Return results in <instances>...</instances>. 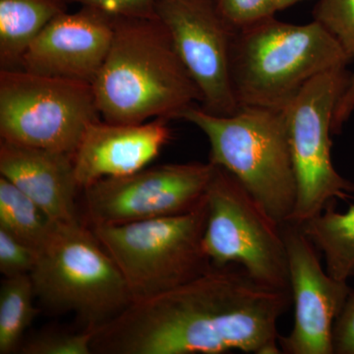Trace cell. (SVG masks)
I'll return each mask as SVG.
<instances>
[{
	"instance_id": "1",
	"label": "cell",
	"mask_w": 354,
	"mask_h": 354,
	"mask_svg": "<svg viewBox=\"0 0 354 354\" xmlns=\"http://www.w3.org/2000/svg\"><path fill=\"white\" fill-rule=\"evenodd\" d=\"M290 290L261 285L241 266L208 271L133 302L95 332V354H279L278 322Z\"/></svg>"
},
{
	"instance_id": "2",
	"label": "cell",
	"mask_w": 354,
	"mask_h": 354,
	"mask_svg": "<svg viewBox=\"0 0 354 354\" xmlns=\"http://www.w3.org/2000/svg\"><path fill=\"white\" fill-rule=\"evenodd\" d=\"M92 86L100 115L111 123L179 120L202 102L199 88L158 17H114L113 41Z\"/></svg>"
},
{
	"instance_id": "3",
	"label": "cell",
	"mask_w": 354,
	"mask_h": 354,
	"mask_svg": "<svg viewBox=\"0 0 354 354\" xmlns=\"http://www.w3.org/2000/svg\"><path fill=\"white\" fill-rule=\"evenodd\" d=\"M351 62L337 39L317 21L295 25L267 16L235 31V97L239 106L285 111L311 79Z\"/></svg>"
},
{
	"instance_id": "4",
	"label": "cell",
	"mask_w": 354,
	"mask_h": 354,
	"mask_svg": "<svg viewBox=\"0 0 354 354\" xmlns=\"http://www.w3.org/2000/svg\"><path fill=\"white\" fill-rule=\"evenodd\" d=\"M179 120L206 135L209 162L236 177L279 225L290 221L297 187L285 111L241 106L216 115L192 106Z\"/></svg>"
},
{
	"instance_id": "5",
	"label": "cell",
	"mask_w": 354,
	"mask_h": 354,
	"mask_svg": "<svg viewBox=\"0 0 354 354\" xmlns=\"http://www.w3.org/2000/svg\"><path fill=\"white\" fill-rule=\"evenodd\" d=\"M37 299L55 314H72L95 330L133 304L120 268L82 221L57 223L31 274Z\"/></svg>"
},
{
	"instance_id": "6",
	"label": "cell",
	"mask_w": 354,
	"mask_h": 354,
	"mask_svg": "<svg viewBox=\"0 0 354 354\" xmlns=\"http://www.w3.org/2000/svg\"><path fill=\"white\" fill-rule=\"evenodd\" d=\"M207 218L205 198L183 215L91 228L137 302L174 290L213 266L203 244Z\"/></svg>"
},
{
	"instance_id": "7",
	"label": "cell",
	"mask_w": 354,
	"mask_h": 354,
	"mask_svg": "<svg viewBox=\"0 0 354 354\" xmlns=\"http://www.w3.org/2000/svg\"><path fill=\"white\" fill-rule=\"evenodd\" d=\"M100 120L91 84L0 70L3 141L74 156L86 130Z\"/></svg>"
},
{
	"instance_id": "8",
	"label": "cell",
	"mask_w": 354,
	"mask_h": 354,
	"mask_svg": "<svg viewBox=\"0 0 354 354\" xmlns=\"http://www.w3.org/2000/svg\"><path fill=\"white\" fill-rule=\"evenodd\" d=\"M205 252L216 267L235 264L261 285L290 290L281 225L227 169L215 165L206 192Z\"/></svg>"
},
{
	"instance_id": "9",
	"label": "cell",
	"mask_w": 354,
	"mask_h": 354,
	"mask_svg": "<svg viewBox=\"0 0 354 354\" xmlns=\"http://www.w3.org/2000/svg\"><path fill=\"white\" fill-rule=\"evenodd\" d=\"M351 74L346 66L314 77L285 111L297 197L290 221L301 225L337 200L353 199L354 184L337 171L330 157L333 120Z\"/></svg>"
},
{
	"instance_id": "10",
	"label": "cell",
	"mask_w": 354,
	"mask_h": 354,
	"mask_svg": "<svg viewBox=\"0 0 354 354\" xmlns=\"http://www.w3.org/2000/svg\"><path fill=\"white\" fill-rule=\"evenodd\" d=\"M215 171L212 162L167 164L101 179L82 190L91 227L183 215L202 204Z\"/></svg>"
},
{
	"instance_id": "11",
	"label": "cell",
	"mask_w": 354,
	"mask_h": 354,
	"mask_svg": "<svg viewBox=\"0 0 354 354\" xmlns=\"http://www.w3.org/2000/svg\"><path fill=\"white\" fill-rule=\"evenodd\" d=\"M157 17L171 35L202 95V109L232 115L241 109L232 80V46L235 31L214 0H162Z\"/></svg>"
},
{
	"instance_id": "12",
	"label": "cell",
	"mask_w": 354,
	"mask_h": 354,
	"mask_svg": "<svg viewBox=\"0 0 354 354\" xmlns=\"http://www.w3.org/2000/svg\"><path fill=\"white\" fill-rule=\"evenodd\" d=\"M281 232L295 304L292 329L279 335L281 353L334 354L333 327L353 288L324 270L318 250L299 225L283 223Z\"/></svg>"
},
{
	"instance_id": "13",
	"label": "cell",
	"mask_w": 354,
	"mask_h": 354,
	"mask_svg": "<svg viewBox=\"0 0 354 354\" xmlns=\"http://www.w3.org/2000/svg\"><path fill=\"white\" fill-rule=\"evenodd\" d=\"M114 17L81 6L55 18L28 48L21 69L93 85L108 55Z\"/></svg>"
},
{
	"instance_id": "14",
	"label": "cell",
	"mask_w": 354,
	"mask_h": 354,
	"mask_svg": "<svg viewBox=\"0 0 354 354\" xmlns=\"http://www.w3.org/2000/svg\"><path fill=\"white\" fill-rule=\"evenodd\" d=\"M165 118L135 124L100 120L92 123L74 155V169L81 190L93 183L128 176L145 169L171 138Z\"/></svg>"
},
{
	"instance_id": "15",
	"label": "cell",
	"mask_w": 354,
	"mask_h": 354,
	"mask_svg": "<svg viewBox=\"0 0 354 354\" xmlns=\"http://www.w3.org/2000/svg\"><path fill=\"white\" fill-rule=\"evenodd\" d=\"M0 176L31 198L55 223L80 221L77 197L82 192L74 156L0 142Z\"/></svg>"
},
{
	"instance_id": "16",
	"label": "cell",
	"mask_w": 354,
	"mask_h": 354,
	"mask_svg": "<svg viewBox=\"0 0 354 354\" xmlns=\"http://www.w3.org/2000/svg\"><path fill=\"white\" fill-rule=\"evenodd\" d=\"M64 0H0V67L21 69L23 57L51 21L66 12Z\"/></svg>"
},
{
	"instance_id": "17",
	"label": "cell",
	"mask_w": 354,
	"mask_h": 354,
	"mask_svg": "<svg viewBox=\"0 0 354 354\" xmlns=\"http://www.w3.org/2000/svg\"><path fill=\"white\" fill-rule=\"evenodd\" d=\"M335 203L330 204L299 227L322 254L326 271L333 278L348 281L354 277V204L346 213L335 211Z\"/></svg>"
},
{
	"instance_id": "18",
	"label": "cell",
	"mask_w": 354,
	"mask_h": 354,
	"mask_svg": "<svg viewBox=\"0 0 354 354\" xmlns=\"http://www.w3.org/2000/svg\"><path fill=\"white\" fill-rule=\"evenodd\" d=\"M55 225L36 202L0 176V230L39 251Z\"/></svg>"
},
{
	"instance_id": "19",
	"label": "cell",
	"mask_w": 354,
	"mask_h": 354,
	"mask_svg": "<svg viewBox=\"0 0 354 354\" xmlns=\"http://www.w3.org/2000/svg\"><path fill=\"white\" fill-rule=\"evenodd\" d=\"M31 274L4 278L0 286V354L19 351L39 309Z\"/></svg>"
},
{
	"instance_id": "20",
	"label": "cell",
	"mask_w": 354,
	"mask_h": 354,
	"mask_svg": "<svg viewBox=\"0 0 354 354\" xmlns=\"http://www.w3.org/2000/svg\"><path fill=\"white\" fill-rule=\"evenodd\" d=\"M314 20L332 35L349 59H354V0H318ZM354 109V73L346 94L337 104L333 120V131L342 132Z\"/></svg>"
},
{
	"instance_id": "21",
	"label": "cell",
	"mask_w": 354,
	"mask_h": 354,
	"mask_svg": "<svg viewBox=\"0 0 354 354\" xmlns=\"http://www.w3.org/2000/svg\"><path fill=\"white\" fill-rule=\"evenodd\" d=\"M95 330L46 329L37 333L21 344L23 354H92Z\"/></svg>"
},
{
	"instance_id": "22",
	"label": "cell",
	"mask_w": 354,
	"mask_h": 354,
	"mask_svg": "<svg viewBox=\"0 0 354 354\" xmlns=\"http://www.w3.org/2000/svg\"><path fill=\"white\" fill-rule=\"evenodd\" d=\"M38 260V251L0 230V272L4 278L31 274Z\"/></svg>"
},
{
	"instance_id": "23",
	"label": "cell",
	"mask_w": 354,
	"mask_h": 354,
	"mask_svg": "<svg viewBox=\"0 0 354 354\" xmlns=\"http://www.w3.org/2000/svg\"><path fill=\"white\" fill-rule=\"evenodd\" d=\"M221 15L234 29L274 15L272 0H214Z\"/></svg>"
},
{
	"instance_id": "24",
	"label": "cell",
	"mask_w": 354,
	"mask_h": 354,
	"mask_svg": "<svg viewBox=\"0 0 354 354\" xmlns=\"http://www.w3.org/2000/svg\"><path fill=\"white\" fill-rule=\"evenodd\" d=\"M65 3H76L93 7L113 17L156 18L157 7L162 0H64Z\"/></svg>"
},
{
	"instance_id": "25",
	"label": "cell",
	"mask_w": 354,
	"mask_h": 354,
	"mask_svg": "<svg viewBox=\"0 0 354 354\" xmlns=\"http://www.w3.org/2000/svg\"><path fill=\"white\" fill-rule=\"evenodd\" d=\"M332 344L334 354H354V290L349 292L335 319Z\"/></svg>"
},
{
	"instance_id": "26",
	"label": "cell",
	"mask_w": 354,
	"mask_h": 354,
	"mask_svg": "<svg viewBox=\"0 0 354 354\" xmlns=\"http://www.w3.org/2000/svg\"><path fill=\"white\" fill-rule=\"evenodd\" d=\"M299 1L301 0H272V13L276 14Z\"/></svg>"
}]
</instances>
